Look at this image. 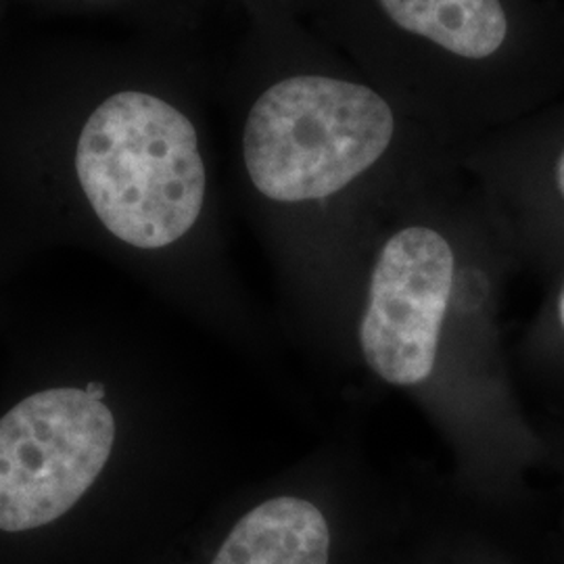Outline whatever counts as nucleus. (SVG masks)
<instances>
[{"label":"nucleus","instance_id":"obj_8","mask_svg":"<svg viewBox=\"0 0 564 564\" xmlns=\"http://www.w3.org/2000/svg\"><path fill=\"white\" fill-rule=\"evenodd\" d=\"M556 182H558V188H561L564 197V153L558 160V165H556Z\"/></svg>","mask_w":564,"mask_h":564},{"label":"nucleus","instance_id":"obj_3","mask_svg":"<svg viewBox=\"0 0 564 564\" xmlns=\"http://www.w3.org/2000/svg\"><path fill=\"white\" fill-rule=\"evenodd\" d=\"M116 442L111 410L86 389L34 393L0 419V531L53 523L97 481Z\"/></svg>","mask_w":564,"mask_h":564},{"label":"nucleus","instance_id":"obj_7","mask_svg":"<svg viewBox=\"0 0 564 564\" xmlns=\"http://www.w3.org/2000/svg\"><path fill=\"white\" fill-rule=\"evenodd\" d=\"M86 393L90 395V398H95V400H102L105 398V389H102V384L99 383H90L86 387Z\"/></svg>","mask_w":564,"mask_h":564},{"label":"nucleus","instance_id":"obj_4","mask_svg":"<svg viewBox=\"0 0 564 564\" xmlns=\"http://www.w3.org/2000/svg\"><path fill=\"white\" fill-rule=\"evenodd\" d=\"M452 286L454 253L440 232L412 226L387 241L360 326L370 370L405 387L429 379Z\"/></svg>","mask_w":564,"mask_h":564},{"label":"nucleus","instance_id":"obj_2","mask_svg":"<svg viewBox=\"0 0 564 564\" xmlns=\"http://www.w3.org/2000/svg\"><path fill=\"white\" fill-rule=\"evenodd\" d=\"M393 111L356 82L295 76L270 86L249 111L242 155L272 202L324 199L383 158Z\"/></svg>","mask_w":564,"mask_h":564},{"label":"nucleus","instance_id":"obj_1","mask_svg":"<svg viewBox=\"0 0 564 564\" xmlns=\"http://www.w3.org/2000/svg\"><path fill=\"white\" fill-rule=\"evenodd\" d=\"M76 172L102 226L132 247L162 249L199 220L197 130L155 95L123 90L101 102L82 128Z\"/></svg>","mask_w":564,"mask_h":564},{"label":"nucleus","instance_id":"obj_5","mask_svg":"<svg viewBox=\"0 0 564 564\" xmlns=\"http://www.w3.org/2000/svg\"><path fill=\"white\" fill-rule=\"evenodd\" d=\"M323 512L300 498H274L247 512L212 564H328Z\"/></svg>","mask_w":564,"mask_h":564},{"label":"nucleus","instance_id":"obj_6","mask_svg":"<svg viewBox=\"0 0 564 564\" xmlns=\"http://www.w3.org/2000/svg\"><path fill=\"white\" fill-rule=\"evenodd\" d=\"M405 32L440 44L464 59H487L506 41L500 0H379Z\"/></svg>","mask_w":564,"mask_h":564},{"label":"nucleus","instance_id":"obj_9","mask_svg":"<svg viewBox=\"0 0 564 564\" xmlns=\"http://www.w3.org/2000/svg\"><path fill=\"white\" fill-rule=\"evenodd\" d=\"M561 318H563V324H564V293H563V297H561Z\"/></svg>","mask_w":564,"mask_h":564}]
</instances>
